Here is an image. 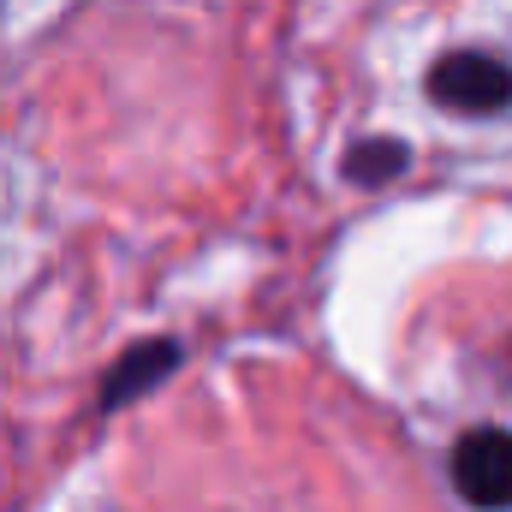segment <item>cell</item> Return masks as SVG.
<instances>
[{"label": "cell", "mask_w": 512, "mask_h": 512, "mask_svg": "<svg viewBox=\"0 0 512 512\" xmlns=\"http://www.w3.org/2000/svg\"><path fill=\"white\" fill-rule=\"evenodd\" d=\"M429 96L453 114H507L512 108V66L483 48H453L429 66Z\"/></svg>", "instance_id": "cell-1"}, {"label": "cell", "mask_w": 512, "mask_h": 512, "mask_svg": "<svg viewBox=\"0 0 512 512\" xmlns=\"http://www.w3.org/2000/svg\"><path fill=\"white\" fill-rule=\"evenodd\" d=\"M453 489L477 512H512V429H471L453 447Z\"/></svg>", "instance_id": "cell-2"}, {"label": "cell", "mask_w": 512, "mask_h": 512, "mask_svg": "<svg viewBox=\"0 0 512 512\" xmlns=\"http://www.w3.org/2000/svg\"><path fill=\"white\" fill-rule=\"evenodd\" d=\"M173 364H179V346H173V340H143V346H131L126 364H120V370H114V376L102 382V405H108V411L131 405V399H137L143 387L161 382V376H167Z\"/></svg>", "instance_id": "cell-3"}, {"label": "cell", "mask_w": 512, "mask_h": 512, "mask_svg": "<svg viewBox=\"0 0 512 512\" xmlns=\"http://www.w3.org/2000/svg\"><path fill=\"white\" fill-rule=\"evenodd\" d=\"M405 143L399 137H364V143H352L346 149V179H358V185H382L393 173H405Z\"/></svg>", "instance_id": "cell-4"}]
</instances>
